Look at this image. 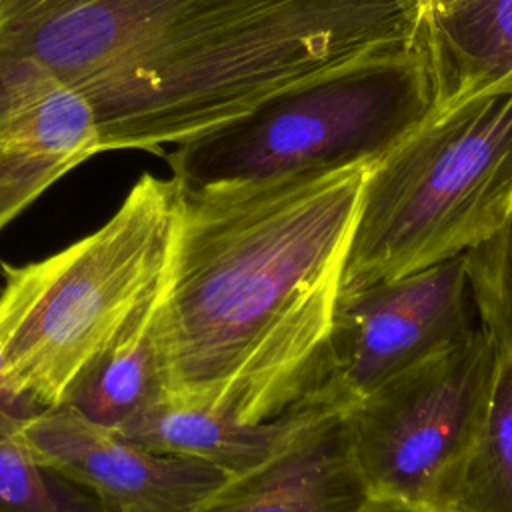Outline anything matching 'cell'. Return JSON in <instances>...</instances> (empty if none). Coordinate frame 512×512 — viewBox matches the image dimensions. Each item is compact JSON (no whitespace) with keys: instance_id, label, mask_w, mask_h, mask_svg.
<instances>
[{"instance_id":"cell-15","label":"cell","mask_w":512,"mask_h":512,"mask_svg":"<svg viewBox=\"0 0 512 512\" xmlns=\"http://www.w3.org/2000/svg\"><path fill=\"white\" fill-rule=\"evenodd\" d=\"M20 422L0 410V512H114L38 462L20 436Z\"/></svg>"},{"instance_id":"cell-3","label":"cell","mask_w":512,"mask_h":512,"mask_svg":"<svg viewBox=\"0 0 512 512\" xmlns=\"http://www.w3.org/2000/svg\"><path fill=\"white\" fill-rule=\"evenodd\" d=\"M180 208V182L142 174L118 210L60 252L4 264L0 356L12 390L38 408L76 386L162 292Z\"/></svg>"},{"instance_id":"cell-12","label":"cell","mask_w":512,"mask_h":512,"mask_svg":"<svg viewBox=\"0 0 512 512\" xmlns=\"http://www.w3.org/2000/svg\"><path fill=\"white\" fill-rule=\"evenodd\" d=\"M418 50L432 108L512 90V0H456L422 12Z\"/></svg>"},{"instance_id":"cell-5","label":"cell","mask_w":512,"mask_h":512,"mask_svg":"<svg viewBox=\"0 0 512 512\" xmlns=\"http://www.w3.org/2000/svg\"><path fill=\"white\" fill-rule=\"evenodd\" d=\"M432 102L430 76L414 46L276 94L164 156L184 186L376 160L422 122Z\"/></svg>"},{"instance_id":"cell-18","label":"cell","mask_w":512,"mask_h":512,"mask_svg":"<svg viewBox=\"0 0 512 512\" xmlns=\"http://www.w3.org/2000/svg\"><path fill=\"white\" fill-rule=\"evenodd\" d=\"M358 512H448V510L422 506V504H410V502L392 500V498H374V496H370Z\"/></svg>"},{"instance_id":"cell-17","label":"cell","mask_w":512,"mask_h":512,"mask_svg":"<svg viewBox=\"0 0 512 512\" xmlns=\"http://www.w3.org/2000/svg\"><path fill=\"white\" fill-rule=\"evenodd\" d=\"M0 410H2L4 414H8V416L16 418V420H26V418H30L32 414H36L38 410H42V408H38L34 402H30V400L18 396V394L12 390V386H10L8 378H6V372H4L2 356H0Z\"/></svg>"},{"instance_id":"cell-11","label":"cell","mask_w":512,"mask_h":512,"mask_svg":"<svg viewBox=\"0 0 512 512\" xmlns=\"http://www.w3.org/2000/svg\"><path fill=\"white\" fill-rule=\"evenodd\" d=\"M334 416L340 414L312 396L262 422L162 400L116 432L150 450L198 458L236 476L268 462Z\"/></svg>"},{"instance_id":"cell-19","label":"cell","mask_w":512,"mask_h":512,"mask_svg":"<svg viewBox=\"0 0 512 512\" xmlns=\"http://www.w3.org/2000/svg\"><path fill=\"white\" fill-rule=\"evenodd\" d=\"M452 2H456V0H422V10H424V12H428V10H438V8H442V6H446V4H452Z\"/></svg>"},{"instance_id":"cell-4","label":"cell","mask_w":512,"mask_h":512,"mask_svg":"<svg viewBox=\"0 0 512 512\" xmlns=\"http://www.w3.org/2000/svg\"><path fill=\"white\" fill-rule=\"evenodd\" d=\"M512 214V90L430 108L362 186L340 300L464 256Z\"/></svg>"},{"instance_id":"cell-16","label":"cell","mask_w":512,"mask_h":512,"mask_svg":"<svg viewBox=\"0 0 512 512\" xmlns=\"http://www.w3.org/2000/svg\"><path fill=\"white\" fill-rule=\"evenodd\" d=\"M464 268L476 324L512 370V214L464 254Z\"/></svg>"},{"instance_id":"cell-1","label":"cell","mask_w":512,"mask_h":512,"mask_svg":"<svg viewBox=\"0 0 512 512\" xmlns=\"http://www.w3.org/2000/svg\"><path fill=\"white\" fill-rule=\"evenodd\" d=\"M422 0H8L0 50L90 102L104 150L164 154L268 98L416 46Z\"/></svg>"},{"instance_id":"cell-9","label":"cell","mask_w":512,"mask_h":512,"mask_svg":"<svg viewBox=\"0 0 512 512\" xmlns=\"http://www.w3.org/2000/svg\"><path fill=\"white\" fill-rule=\"evenodd\" d=\"M98 152L86 96L40 58L0 50V230Z\"/></svg>"},{"instance_id":"cell-20","label":"cell","mask_w":512,"mask_h":512,"mask_svg":"<svg viewBox=\"0 0 512 512\" xmlns=\"http://www.w3.org/2000/svg\"><path fill=\"white\" fill-rule=\"evenodd\" d=\"M4 2H8V0H0V6H2V4H4Z\"/></svg>"},{"instance_id":"cell-13","label":"cell","mask_w":512,"mask_h":512,"mask_svg":"<svg viewBox=\"0 0 512 512\" xmlns=\"http://www.w3.org/2000/svg\"><path fill=\"white\" fill-rule=\"evenodd\" d=\"M162 292L132 320L66 400L84 418L118 430L134 416L168 400L156 340Z\"/></svg>"},{"instance_id":"cell-6","label":"cell","mask_w":512,"mask_h":512,"mask_svg":"<svg viewBox=\"0 0 512 512\" xmlns=\"http://www.w3.org/2000/svg\"><path fill=\"white\" fill-rule=\"evenodd\" d=\"M496 366L494 346L476 324L340 416L370 496L436 508L480 430Z\"/></svg>"},{"instance_id":"cell-7","label":"cell","mask_w":512,"mask_h":512,"mask_svg":"<svg viewBox=\"0 0 512 512\" xmlns=\"http://www.w3.org/2000/svg\"><path fill=\"white\" fill-rule=\"evenodd\" d=\"M476 326L464 256L340 300L320 384L340 416L376 388Z\"/></svg>"},{"instance_id":"cell-10","label":"cell","mask_w":512,"mask_h":512,"mask_svg":"<svg viewBox=\"0 0 512 512\" xmlns=\"http://www.w3.org/2000/svg\"><path fill=\"white\" fill-rule=\"evenodd\" d=\"M368 498L334 416L268 462L230 476L194 512H358Z\"/></svg>"},{"instance_id":"cell-14","label":"cell","mask_w":512,"mask_h":512,"mask_svg":"<svg viewBox=\"0 0 512 512\" xmlns=\"http://www.w3.org/2000/svg\"><path fill=\"white\" fill-rule=\"evenodd\" d=\"M436 508L512 512V370L502 360L480 430L446 482Z\"/></svg>"},{"instance_id":"cell-2","label":"cell","mask_w":512,"mask_h":512,"mask_svg":"<svg viewBox=\"0 0 512 512\" xmlns=\"http://www.w3.org/2000/svg\"><path fill=\"white\" fill-rule=\"evenodd\" d=\"M372 162L180 184L156 314L168 402L262 422L314 392Z\"/></svg>"},{"instance_id":"cell-8","label":"cell","mask_w":512,"mask_h":512,"mask_svg":"<svg viewBox=\"0 0 512 512\" xmlns=\"http://www.w3.org/2000/svg\"><path fill=\"white\" fill-rule=\"evenodd\" d=\"M32 456L114 512H194L230 474L210 462L156 452L68 404L20 422Z\"/></svg>"}]
</instances>
